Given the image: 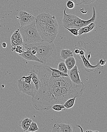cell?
Instances as JSON below:
<instances>
[{"label":"cell","mask_w":107,"mask_h":132,"mask_svg":"<svg viewBox=\"0 0 107 132\" xmlns=\"http://www.w3.org/2000/svg\"><path fill=\"white\" fill-rule=\"evenodd\" d=\"M84 84L65 87L41 86L32 97L31 103L37 110H48L56 104L64 105L68 99L80 97L84 92Z\"/></svg>","instance_id":"cell-1"},{"label":"cell","mask_w":107,"mask_h":132,"mask_svg":"<svg viewBox=\"0 0 107 132\" xmlns=\"http://www.w3.org/2000/svg\"><path fill=\"white\" fill-rule=\"evenodd\" d=\"M47 65H34L31 70L38 76L41 86L65 87L76 84L71 80L69 77H53L52 76V70Z\"/></svg>","instance_id":"cell-2"},{"label":"cell","mask_w":107,"mask_h":132,"mask_svg":"<svg viewBox=\"0 0 107 132\" xmlns=\"http://www.w3.org/2000/svg\"><path fill=\"white\" fill-rule=\"evenodd\" d=\"M24 49H34L37 52L35 56L43 64L51 60L57 55L56 49L53 42L42 40L28 44L23 45Z\"/></svg>","instance_id":"cell-3"},{"label":"cell","mask_w":107,"mask_h":132,"mask_svg":"<svg viewBox=\"0 0 107 132\" xmlns=\"http://www.w3.org/2000/svg\"><path fill=\"white\" fill-rule=\"evenodd\" d=\"M66 8L64 11V15L62 20L63 26L64 28L79 29L87 26L88 24L94 22L96 18L95 9L93 7V15L91 18L87 20H82L75 15L67 14L66 13Z\"/></svg>","instance_id":"cell-4"},{"label":"cell","mask_w":107,"mask_h":132,"mask_svg":"<svg viewBox=\"0 0 107 132\" xmlns=\"http://www.w3.org/2000/svg\"><path fill=\"white\" fill-rule=\"evenodd\" d=\"M23 39V45L28 44L43 40L37 29L35 21L31 24L18 28Z\"/></svg>","instance_id":"cell-5"},{"label":"cell","mask_w":107,"mask_h":132,"mask_svg":"<svg viewBox=\"0 0 107 132\" xmlns=\"http://www.w3.org/2000/svg\"><path fill=\"white\" fill-rule=\"evenodd\" d=\"M36 27L43 40L48 42H53L58 33V23L51 25L36 26Z\"/></svg>","instance_id":"cell-6"},{"label":"cell","mask_w":107,"mask_h":132,"mask_svg":"<svg viewBox=\"0 0 107 132\" xmlns=\"http://www.w3.org/2000/svg\"><path fill=\"white\" fill-rule=\"evenodd\" d=\"M17 84L18 90L20 92L28 96H31L32 97L35 95L38 91L36 89L32 81L31 84H29L25 82L24 81L20 79L17 81Z\"/></svg>","instance_id":"cell-7"},{"label":"cell","mask_w":107,"mask_h":132,"mask_svg":"<svg viewBox=\"0 0 107 132\" xmlns=\"http://www.w3.org/2000/svg\"><path fill=\"white\" fill-rule=\"evenodd\" d=\"M35 22L36 26L51 25L58 23L55 16L45 13L38 15L36 17Z\"/></svg>","instance_id":"cell-8"},{"label":"cell","mask_w":107,"mask_h":132,"mask_svg":"<svg viewBox=\"0 0 107 132\" xmlns=\"http://www.w3.org/2000/svg\"><path fill=\"white\" fill-rule=\"evenodd\" d=\"M15 18L21 26H24L31 24L35 21L36 17L26 11H20Z\"/></svg>","instance_id":"cell-9"},{"label":"cell","mask_w":107,"mask_h":132,"mask_svg":"<svg viewBox=\"0 0 107 132\" xmlns=\"http://www.w3.org/2000/svg\"><path fill=\"white\" fill-rule=\"evenodd\" d=\"M79 73V72L77 66L75 65L72 69L69 70L68 76L74 84L77 85L83 84V83L81 80Z\"/></svg>","instance_id":"cell-10"},{"label":"cell","mask_w":107,"mask_h":132,"mask_svg":"<svg viewBox=\"0 0 107 132\" xmlns=\"http://www.w3.org/2000/svg\"><path fill=\"white\" fill-rule=\"evenodd\" d=\"M91 52H90L88 56V59H87L85 58V55H82V56H79L78 58L79 59H81L83 62L84 64V66L85 67V70L87 72H94L95 70L98 67L99 65V60H97V64L95 65H92L91 64L90 62H89V60L91 57Z\"/></svg>","instance_id":"cell-11"},{"label":"cell","mask_w":107,"mask_h":132,"mask_svg":"<svg viewBox=\"0 0 107 132\" xmlns=\"http://www.w3.org/2000/svg\"><path fill=\"white\" fill-rule=\"evenodd\" d=\"M52 132H73L72 127L70 125L68 124L55 123L53 125L52 130Z\"/></svg>","instance_id":"cell-12"},{"label":"cell","mask_w":107,"mask_h":132,"mask_svg":"<svg viewBox=\"0 0 107 132\" xmlns=\"http://www.w3.org/2000/svg\"><path fill=\"white\" fill-rule=\"evenodd\" d=\"M19 55L26 60L29 61H36L43 64L42 61L40 59H38L35 55L33 54L31 52V50L28 49H24V51L23 52V53L19 54Z\"/></svg>","instance_id":"cell-13"},{"label":"cell","mask_w":107,"mask_h":132,"mask_svg":"<svg viewBox=\"0 0 107 132\" xmlns=\"http://www.w3.org/2000/svg\"><path fill=\"white\" fill-rule=\"evenodd\" d=\"M95 27V24L94 22H93L88 24L87 26L80 28L78 30V36H80L83 34L92 31Z\"/></svg>","instance_id":"cell-14"},{"label":"cell","mask_w":107,"mask_h":132,"mask_svg":"<svg viewBox=\"0 0 107 132\" xmlns=\"http://www.w3.org/2000/svg\"><path fill=\"white\" fill-rule=\"evenodd\" d=\"M32 121V119L26 117L21 120L19 122V126L21 127L24 132L27 131L31 122Z\"/></svg>","instance_id":"cell-15"},{"label":"cell","mask_w":107,"mask_h":132,"mask_svg":"<svg viewBox=\"0 0 107 132\" xmlns=\"http://www.w3.org/2000/svg\"><path fill=\"white\" fill-rule=\"evenodd\" d=\"M29 73L32 74V81L33 82L36 89L38 91L40 87L41 86V83L40 81L38 78V76L35 73V72H33L32 70H31Z\"/></svg>","instance_id":"cell-16"},{"label":"cell","mask_w":107,"mask_h":132,"mask_svg":"<svg viewBox=\"0 0 107 132\" xmlns=\"http://www.w3.org/2000/svg\"><path fill=\"white\" fill-rule=\"evenodd\" d=\"M73 56V53L69 49H62L60 52V57L63 60H65L68 57Z\"/></svg>","instance_id":"cell-17"},{"label":"cell","mask_w":107,"mask_h":132,"mask_svg":"<svg viewBox=\"0 0 107 132\" xmlns=\"http://www.w3.org/2000/svg\"><path fill=\"white\" fill-rule=\"evenodd\" d=\"M65 63L68 70H70L75 66L76 61L75 57L73 56L69 57L67 58L65 60Z\"/></svg>","instance_id":"cell-18"},{"label":"cell","mask_w":107,"mask_h":132,"mask_svg":"<svg viewBox=\"0 0 107 132\" xmlns=\"http://www.w3.org/2000/svg\"><path fill=\"white\" fill-rule=\"evenodd\" d=\"M49 68L52 70V76L54 77H69L68 73H64L58 69L49 67Z\"/></svg>","instance_id":"cell-19"},{"label":"cell","mask_w":107,"mask_h":132,"mask_svg":"<svg viewBox=\"0 0 107 132\" xmlns=\"http://www.w3.org/2000/svg\"><path fill=\"white\" fill-rule=\"evenodd\" d=\"M76 97H72L68 99L67 101L64 104V106L66 109H69L72 108L75 104V101L76 99Z\"/></svg>","instance_id":"cell-20"},{"label":"cell","mask_w":107,"mask_h":132,"mask_svg":"<svg viewBox=\"0 0 107 132\" xmlns=\"http://www.w3.org/2000/svg\"><path fill=\"white\" fill-rule=\"evenodd\" d=\"M58 70L64 73H68V69L65 65V63L64 62H61L59 63L58 66Z\"/></svg>","instance_id":"cell-21"},{"label":"cell","mask_w":107,"mask_h":132,"mask_svg":"<svg viewBox=\"0 0 107 132\" xmlns=\"http://www.w3.org/2000/svg\"><path fill=\"white\" fill-rule=\"evenodd\" d=\"M11 47H15L18 45H23V41L22 39H15L12 40L11 39Z\"/></svg>","instance_id":"cell-22"},{"label":"cell","mask_w":107,"mask_h":132,"mask_svg":"<svg viewBox=\"0 0 107 132\" xmlns=\"http://www.w3.org/2000/svg\"><path fill=\"white\" fill-rule=\"evenodd\" d=\"M11 48H12L11 50H12V52L15 51V52L18 54L23 53V52L24 51V49L22 45H18L15 47H11Z\"/></svg>","instance_id":"cell-23"},{"label":"cell","mask_w":107,"mask_h":132,"mask_svg":"<svg viewBox=\"0 0 107 132\" xmlns=\"http://www.w3.org/2000/svg\"><path fill=\"white\" fill-rule=\"evenodd\" d=\"M38 129H39V128H38L37 123L34 121H32L29 128L28 129V131L33 132L37 131Z\"/></svg>","instance_id":"cell-24"},{"label":"cell","mask_w":107,"mask_h":132,"mask_svg":"<svg viewBox=\"0 0 107 132\" xmlns=\"http://www.w3.org/2000/svg\"><path fill=\"white\" fill-rule=\"evenodd\" d=\"M51 108L56 111H62V110H65L66 109L65 106L63 104H56L54 105Z\"/></svg>","instance_id":"cell-25"},{"label":"cell","mask_w":107,"mask_h":132,"mask_svg":"<svg viewBox=\"0 0 107 132\" xmlns=\"http://www.w3.org/2000/svg\"><path fill=\"white\" fill-rule=\"evenodd\" d=\"M22 39V36L19 31V29L17 28V29L12 34L11 37V39L15 40V39Z\"/></svg>","instance_id":"cell-26"},{"label":"cell","mask_w":107,"mask_h":132,"mask_svg":"<svg viewBox=\"0 0 107 132\" xmlns=\"http://www.w3.org/2000/svg\"><path fill=\"white\" fill-rule=\"evenodd\" d=\"M65 29L68 30L74 36H78V30H79V29L75 28H65Z\"/></svg>","instance_id":"cell-27"},{"label":"cell","mask_w":107,"mask_h":132,"mask_svg":"<svg viewBox=\"0 0 107 132\" xmlns=\"http://www.w3.org/2000/svg\"><path fill=\"white\" fill-rule=\"evenodd\" d=\"M32 74L29 73V76H27L22 77V78H21L20 80H22V79H24V81L25 82L29 84H31V81H32Z\"/></svg>","instance_id":"cell-28"},{"label":"cell","mask_w":107,"mask_h":132,"mask_svg":"<svg viewBox=\"0 0 107 132\" xmlns=\"http://www.w3.org/2000/svg\"><path fill=\"white\" fill-rule=\"evenodd\" d=\"M75 3L72 1H67V4H66V6L69 9H72L75 7Z\"/></svg>","instance_id":"cell-29"},{"label":"cell","mask_w":107,"mask_h":132,"mask_svg":"<svg viewBox=\"0 0 107 132\" xmlns=\"http://www.w3.org/2000/svg\"><path fill=\"white\" fill-rule=\"evenodd\" d=\"M96 0H81V4H90L95 2Z\"/></svg>","instance_id":"cell-30"},{"label":"cell","mask_w":107,"mask_h":132,"mask_svg":"<svg viewBox=\"0 0 107 132\" xmlns=\"http://www.w3.org/2000/svg\"><path fill=\"white\" fill-rule=\"evenodd\" d=\"M99 64L101 66H104L106 63V60L105 59H101L100 60H98Z\"/></svg>","instance_id":"cell-31"},{"label":"cell","mask_w":107,"mask_h":132,"mask_svg":"<svg viewBox=\"0 0 107 132\" xmlns=\"http://www.w3.org/2000/svg\"><path fill=\"white\" fill-rule=\"evenodd\" d=\"M68 1H72L75 3V5L76 6L81 5V0H68Z\"/></svg>","instance_id":"cell-32"},{"label":"cell","mask_w":107,"mask_h":132,"mask_svg":"<svg viewBox=\"0 0 107 132\" xmlns=\"http://www.w3.org/2000/svg\"><path fill=\"white\" fill-rule=\"evenodd\" d=\"M80 12L81 13L83 14H86L87 13V11L86 10H84V8H82L80 9Z\"/></svg>","instance_id":"cell-33"},{"label":"cell","mask_w":107,"mask_h":132,"mask_svg":"<svg viewBox=\"0 0 107 132\" xmlns=\"http://www.w3.org/2000/svg\"><path fill=\"white\" fill-rule=\"evenodd\" d=\"M2 47L3 48H6L7 47V43L5 42H3L2 44Z\"/></svg>","instance_id":"cell-34"},{"label":"cell","mask_w":107,"mask_h":132,"mask_svg":"<svg viewBox=\"0 0 107 132\" xmlns=\"http://www.w3.org/2000/svg\"><path fill=\"white\" fill-rule=\"evenodd\" d=\"M99 132V131H92V130H86V131H85V132Z\"/></svg>","instance_id":"cell-35"}]
</instances>
